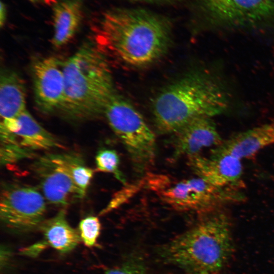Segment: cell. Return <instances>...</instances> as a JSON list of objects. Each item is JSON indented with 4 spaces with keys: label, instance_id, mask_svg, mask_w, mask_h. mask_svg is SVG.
Segmentation results:
<instances>
[{
    "label": "cell",
    "instance_id": "1",
    "mask_svg": "<svg viewBox=\"0 0 274 274\" xmlns=\"http://www.w3.org/2000/svg\"><path fill=\"white\" fill-rule=\"evenodd\" d=\"M93 42L106 56L131 67L154 63L168 50L169 23L140 9L113 8L101 12L92 26Z\"/></svg>",
    "mask_w": 274,
    "mask_h": 274
},
{
    "label": "cell",
    "instance_id": "2",
    "mask_svg": "<svg viewBox=\"0 0 274 274\" xmlns=\"http://www.w3.org/2000/svg\"><path fill=\"white\" fill-rule=\"evenodd\" d=\"M64 92L59 111L81 121L104 115L115 94L106 56L94 42H85L62 63Z\"/></svg>",
    "mask_w": 274,
    "mask_h": 274
},
{
    "label": "cell",
    "instance_id": "3",
    "mask_svg": "<svg viewBox=\"0 0 274 274\" xmlns=\"http://www.w3.org/2000/svg\"><path fill=\"white\" fill-rule=\"evenodd\" d=\"M226 92L204 72L194 71L174 81L158 93L152 104L155 125L162 134H174L191 121L224 112Z\"/></svg>",
    "mask_w": 274,
    "mask_h": 274
},
{
    "label": "cell",
    "instance_id": "4",
    "mask_svg": "<svg viewBox=\"0 0 274 274\" xmlns=\"http://www.w3.org/2000/svg\"><path fill=\"white\" fill-rule=\"evenodd\" d=\"M231 246L229 218L218 210L168 243L161 254L167 262L196 274H212L225 265Z\"/></svg>",
    "mask_w": 274,
    "mask_h": 274
},
{
    "label": "cell",
    "instance_id": "5",
    "mask_svg": "<svg viewBox=\"0 0 274 274\" xmlns=\"http://www.w3.org/2000/svg\"><path fill=\"white\" fill-rule=\"evenodd\" d=\"M148 177L145 184L162 201L179 211L212 213L224 205L245 198L238 187H217L198 177L175 183L164 176L150 174Z\"/></svg>",
    "mask_w": 274,
    "mask_h": 274
},
{
    "label": "cell",
    "instance_id": "6",
    "mask_svg": "<svg viewBox=\"0 0 274 274\" xmlns=\"http://www.w3.org/2000/svg\"><path fill=\"white\" fill-rule=\"evenodd\" d=\"M104 115L121 140L134 172L144 175L153 165L156 157L155 136L141 113L127 100L115 94Z\"/></svg>",
    "mask_w": 274,
    "mask_h": 274
},
{
    "label": "cell",
    "instance_id": "7",
    "mask_svg": "<svg viewBox=\"0 0 274 274\" xmlns=\"http://www.w3.org/2000/svg\"><path fill=\"white\" fill-rule=\"evenodd\" d=\"M46 211L45 198L36 188L15 183L3 185L0 218L6 228L15 232H25L41 226Z\"/></svg>",
    "mask_w": 274,
    "mask_h": 274
},
{
    "label": "cell",
    "instance_id": "8",
    "mask_svg": "<svg viewBox=\"0 0 274 274\" xmlns=\"http://www.w3.org/2000/svg\"><path fill=\"white\" fill-rule=\"evenodd\" d=\"M215 25L254 26L274 17V0H195Z\"/></svg>",
    "mask_w": 274,
    "mask_h": 274
},
{
    "label": "cell",
    "instance_id": "9",
    "mask_svg": "<svg viewBox=\"0 0 274 274\" xmlns=\"http://www.w3.org/2000/svg\"><path fill=\"white\" fill-rule=\"evenodd\" d=\"M45 199L60 207L67 206L74 198L83 197L75 184L63 154H47L32 166Z\"/></svg>",
    "mask_w": 274,
    "mask_h": 274
},
{
    "label": "cell",
    "instance_id": "10",
    "mask_svg": "<svg viewBox=\"0 0 274 274\" xmlns=\"http://www.w3.org/2000/svg\"><path fill=\"white\" fill-rule=\"evenodd\" d=\"M31 71L38 110L44 114L59 110L64 92L62 63L53 56L41 57L32 62Z\"/></svg>",
    "mask_w": 274,
    "mask_h": 274
},
{
    "label": "cell",
    "instance_id": "11",
    "mask_svg": "<svg viewBox=\"0 0 274 274\" xmlns=\"http://www.w3.org/2000/svg\"><path fill=\"white\" fill-rule=\"evenodd\" d=\"M241 159L212 149L209 157H188V164L197 177L220 187H238L243 173Z\"/></svg>",
    "mask_w": 274,
    "mask_h": 274
},
{
    "label": "cell",
    "instance_id": "12",
    "mask_svg": "<svg viewBox=\"0 0 274 274\" xmlns=\"http://www.w3.org/2000/svg\"><path fill=\"white\" fill-rule=\"evenodd\" d=\"M26 109V90L23 80L15 71L7 68L0 74L1 137L14 135L18 118Z\"/></svg>",
    "mask_w": 274,
    "mask_h": 274
},
{
    "label": "cell",
    "instance_id": "13",
    "mask_svg": "<svg viewBox=\"0 0 274 274\" xmlns=\"http://www.w3.org/2000/svg\"><path fill=\"white\" fill-rule=\"evenodd\" d=\"M173 134L175 157L198 155L203 149L216 147L223 142L214 122L210 117L196 119Z\"/></svg>",
    "mask_w": 274,
    "mask_h": 274
},
{
    "label": "cell",
    "instance_id": "14",
    "mask_svg": "<svg viewBox=\"0 0 274 274\" xmlns=\"http://www.w3.org/2000/svg\"><path fill=\"white\" fill-rule=\"evenodd\" d=\"M273 144L274 123H270L236 133L215 148L242 159Z\"/></svg>",
    "mask_w": 274,
    "mask_h": 274
},
{
    "label": "cell",
    "instance_id": "15",
    "mask_svg": "<svg viewBox=\"0 0 274 274\" xmlns=\"http://www.w3.org/2000/svg\"><path fill=\"white\" fill-rule=\"evenodd\" d=\"M81 0H61L53 8V35L55 47L66 44L76 34L82 18Z\"/></svg>",
    "mask_w": 274,
    "mask_h": 274
},
{
    "label": "cell",
    "instance_id": "16",
    "mask_svg": "<svg viewBox=\"0 0 274 274\" xmlns=\"http://www.w3.org/2000/svg\"><path fill=\"white\" fill-rule=\"evenodd\" d=\"M17 120L18 128L14 135L21 147L28 152L61 147L27 110L19 116Z\"/></svg>",
    "mask_w": 274,
    "mask_h": 274
},
{
    "label": "cell",
    "instance_id": "17",
    "mask_svg": "<svg viewBox=\"0 0 274 274\" xmlns=\"http://www.w3.org/2000/svg\"><path fill=\"white\" fill-rule=\"evenodd\" d=\"M47 245L61 253L73 250L81 240L79 232L68 223L64 209L53 217L44 221L40 226Z\"/></svg>",
    "mask_w": 274,
    "mask_h": 274
},
{
    "label": "cell",
    "instance_id": "18",
    "mask_svg": "<svg viewBox=\"0 0 274 274\" xmlns=\"http://www.w3.org/2000/svg\"><path fill=\"white\" fill-rule=\"evenodd\" d=\"M73 180L83 197L94 175V170L87 166L81 157L76 154H62Z\"/></svg>",
    "mask_w": 274,
    "mask_h": 274
},
{
    "label": "cell",
    "instance_id": "19",
    "mask_svg": "<svg viewBox=\"0 0 274 274\" xmlns=\"http://www.w3.org/2000/svg\"><path fill=\"white\" fill-rule=\"evenodd\" d=\"M95 164L97 171L111 173L126 185L125 178L119 169V156L115 150L106 148L99 150L95 156Z\"/></svg>",
    "mask_w": 274,
    "mask_h": 274
},
{
    "label": "cell",
    "instance_id": "20",
    "mask_svg": "<svg viewBox=\"0 0 274 274\" xmlns=\"http://www.w3.org/2000/svg\"><path fill=\"white\" fill-rule=\"evenodd\" d=\"M101 225L97 217L90 216L82 219L79 224V232L85 246L93 247L99 235Z\"/></svg>",
    "mask_w": 274,
    "mask_h": 274
},
{
    "label": "cell",
    "instance_id": "21",
    "mask_svg": "<svg viewBox=\"0 0 274 274\" xmlns=\"http://www.w3.org/2000/svg\"><path fill=\"white\" fill-rule=\"evenodd\" d=\"M105 274H146L143 267L136 263H128L106 271Z\"/></svg>",
    "mask_w": 274,
    "mask_h": 274
},
{
    "label": "cell",
    "instance_id": "22",
    "mask_svg": "<svg viewBox=\"0 0 274 274\" xmlns=\"http://www.w3.org/2000/svg\"><path fill=\"white\" fill-rule=\"evenodd\" d=\"M5 4L1 2L0 6V25L2 26L6 21L7 11Z\"/></svg>",
    "mask_w": 274,
    "mask_h": 274
},
{
    "label": "cell",
    "instance_id": "23",
    "mask_svg": "<svg viewBox=\"0 0 274 274\" xmlns=\"http://www.w3.org/2000/svg\"><path fill=\"white\" fill-rule=\"evenodd\" d=\"M134 2H149V3H159V2H172L178 0H130Z\"/></svg>",
    "mask_w": 274,
    "mask_h": 274
},
{
    "label": "cell",
    "instance_id": "24",
    "mask_svg": "<svg viewBox=\"0 0 274 274\" xmlns=\"http://www.w3.org/2000/svg\"><path fill=\"white\" fill-rule=\"evenodd\" d=\"M28 1L33 3L44 2L47 4H50L51 3H52V2L53 1V0H28Z\"/></svg>",
    "mask_w": 274,
    "mask_h": 274
}]
</instances>
